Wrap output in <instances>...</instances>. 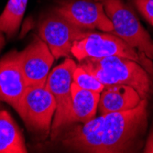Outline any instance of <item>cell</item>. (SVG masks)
Returning <instances> with one entry per match:
<instances>
[{
    "label": "cell",
    "mask_w": 153,
    "mask_h": 153,
    "mask_svg": "<svg viewBox=\"0 0 153 153\" xmlns=\"http://www.w3.org/2000/svg\"><path fill=\"white\" fill-rule=\"evenodd\" d=\"M148 125V99L133 109L104 115L101 153L134 152L140 148Z\"/></svg>",
    "instance_id": "6da1fadb"
},
{
    "label": "cell",
    "mask_w": 153,
    "mask_h": 153,
    "mask_svg": "<svg viewBox=\"0 0 153 153\" xmlns=\"http://www.w3.org/2000/svg\"><path fill=\"white\" fill-rule=\"evenodd\" d=\"M79 65L99 80L105 86L129 85L146 99H149L153 94V76L136 61L120 56L86 58L80 61Z\"/></svg>",
    "instance_id": "7a4b0ae2"
},
{
    "label": "cell",
    "mask_w": 153,
    "mask_h": 153,
    "mask_svg": "<svg viewBox=\"0 0 153 153\" xmlns=\"http://www.w3.org/2000/svg\"><path fill=\"white\" fill-rule=\"evenodd\" d=\"M72 54L80 62L86 58L120 56L136 61L153 76V62L119 37L109 33L91 32L74 44Z\"/></svg>",
    "instance_id": "3957f363"
},
{
    "label": "cell",
    "mask_w": 153,
    "mask_h": 153,
    "mask_svg": "<svg viewBox=\"0 0 153 153\" xmlns=\"http://www.w3.org/2000/svg\"><path fill=\"white\" fill-rule=\"evenodd\" d=\"M103 4L113 24L112 34L119 37L153 60V40L138 20L136 13L122 0H96Z\"/></svg>",
    "instance_id": "277c9868"
},
{
    "label": "cell",
    "mask_w": 153,
    "mask_h": 153,
    "mask_svg": "<svg viewBox=\"0 0 153 153\" xmlns=\"http://www.w3.org/2000/svg\"><path fill=\"white\" fill-rule=\"evenodd\" d=\"M16 111L27 128L44 138L51 133L56 101L46 85L29 86L20 98Z\"/></svg>",
    "instance_id": "5b68a950"
},
{
    "label": "cell",
    "mask_w": 153,
    "mask_h": 153,
    "mask_svg": "<svg viewBox=\"0 0 153 153\" xmlns=\"http://www.w3.org/2000/svg\"><path fill=\"white\" fill-rule=\"evenodd\" d=\"M38 31L55 59L70 58L74 44L93 32L73 24L56 9L39 19Z\"/></svg>",
    "instance_id": "8992f818"
},
{
    "label": "cell",
    "mask_w": 153,
    "mask_h": 153,
    "mask_svg": "<svg viewBox=\"0 0 153 153\" xmlns=\"http://www.w3.org/2000/svg\"><path fill=\"white\" fill-rule=\"evenodd\" d=\"M77 64L71 58L66 60L51 71L46 87L53 94L56 101V111L51 124V140L58 138L64 129L70 126L72 113V85L74 82V73Z\"/></svg>",
    "instance_id": "52a82bcc"
},
{
    "label": "cell",
    "mask_w": 153,
    "mask_h": 153,
    "mask_svg": "<svg viewBox=\"0 0 153 153\" xmlns=\"http://www.w3.org/2000/svg\"><path fill=\"white\" fill-rule=\"evenodd\" d=\"M55 9L82 29L110 33L114 30L103 4L96 0H64Z\"/></svg>",
    "instance_id": "ba28073f"
},
{
    "label": "cell",
    "mask_w": 153,
    "mask_h": 153,
    "mask_svg": "<svg viewBox=\"0 0 153 153\" xmlns=\"http://www.w3.org/2000/svg\"><path fill=\"white\" fill-rule=\"evenodd\" d=\"M18 58L27 87L46 85L55 58L42 39L34 37L31 42L19 52Z\"/></svg>",
    "instance_id": "9c48e42d"
},
{
    "label": "cell",
    "mask_w": 153,
    "mask_h": 153,
    "mask_svg": "<svg viewBox=\"0 0 153 153\" xmlns=\"http://www.w3.org/2000/svg\"><path fill=\"white\" fill-rule=\"evenodd\" d=\"M18 55L17 51H12L0 60V100L15 109L27 88Z\"/></svg>",
    "instance_id": "30bf717a"
},
{
    "label": "cell",
    "mask_w": 153,
    "mask_h": 153,
    "mask_svg": "<svg viewBox=\"0 0 153 153\" xmlns=\"http://www.w3.org/2000/svg\"><path fill=\"white\" fill-rule=\"evenodd\" d=\"M103 123L104 115H100L83 123L82 126L77 125L65 133H62V145L73 151L101 153Z\"/></svg>",
    "instance_id": "8fae6325"
},
{
    "label": "cell",
    "mask_w": 153,
    "mask_h": 153,
    "mask_svg": "<svg viewBox=\"0 0 153 153\" xmlns=\"http://www.w3.org/2000/svg\"><path fill=\"white\" fill-rule=\"evenodd\" d=\"M142 99L140 93L129 85H105L100 95L98 109L100 115L127 111L137 106Z\"/></svg>",
    "instance_id": "7c38bea8"
},
{
    "label": "cell",
    "mask_w": 153,
    "mask_h": 153,
    "mask_svg": "<svg viewBox=\"0 0 153 153\" xmlns=\"http://www.w3.org/2000/svg\"><path fill=\"white\" fill-rule=\"evenodd\" d=\"M101 93L82 89L76 83L72 85V113L70 125L86 123L95 117Z\"/></svg>",
    "instance_id": "4fadbf2b"
},
{
    "label": "cell",
    "mask_w": 153,
    "mask_h": 153,
    "mask_svg": "<svg viewBox=\"0 0 153 153\" xmlns=\"http://www.w3.org/2000/svg\"><path fill=\"white\" fill-rule=\"evenodd\" d=\"M21 131L7 111L0 109V153H25Z\"/></svg>",
    "instance_id": "5bb4252c"
},
{
    "label": "cell",
    "mask_w": 153,
    "mask_h": 153,
    "mask_svg": "<svg viewBox=\"0 0 153 153\" xmlns=\"http://www.w3.org/2000/svg\"><path fill=\"white\" fill-rule=\"evenodd\" d=\"M27 4V0H8L4 11L0 15V31L7 34L8 38L17 34Z\"/></svg>",
    "instance_id": "9a60e30c"
},
{
    "label": "cell",
    "mask_w": 153,
    "mask_h": 153,
    "mask_svg": "<svg viewBox=\"0 0 153 153\" xmlns=\"http://www.w3.org/2000/svg\"><path fill=\"white\" fill-rule=\"evenodd\" d=\"M74 82L82 89L96 93H102L105 88V85L99 80H97L94 75L86 72L80 65H77V68L74 73Z\"/></svg>",
    "instance_id": "2e32d148"
},
{
    "label": "cell",
    "mask_w": 153,
    "mask_h": 153,
    "mask_svg": "<svg viewBox=\"0 0 153 153\" xmlns=\"http://www.w3.org/2000/svg\"><path fill=\"white\" fill-rule=\"evenodd\" d=\"M140 15L153 26V0H131Z\"/></svg>",
    "instance_id": "e0dca14e"
},
{
    "label": "cell",
    "mask_w": 153,
    "mask_h": 153,
    "mask_svg": "<svg viewBox=\"0 0 153 153\" xmlns=\"http://www.w3.org/2000/svg\"><path fill=\"white\" fill-rule=\"evenodd\" d=\"M144 152L146 153H153V127L149 134V137L147 138L146 145L144 148Z\"/></svg>",
    "instance_id": "ac0fdd59"
},
{
    "label": "cell",
    "mask_w": 153,
    "mask_h": 153,
    "mask_svg": "<svg viewBox=\"0 0 153 153\" xmlns=\"http://www.w3.org/2000/svg\"><path fill=\"white\" fill-rule=\"evenodd\" d=\"M5 43H6V39H5V37L3 35V32L0 31V51L3 49V47L5 46Z\"/></svg>",
    "instance_id": "d6986e66"
},
{
    "label": "cell",
    "mask_w": 153,
    "mask_h": 153,
    "mask_svg": "<svg viewBox=\"0 0 153 153\" xmlns=\"http://www.w3.org/2000/svg\"><path fill=\"white\" fill-rule=\"evenodd\" d=\"M152 62H153V60H152Z\"/></svg>",
    "instance_id": "ffe728a7"
}]
</instances>
